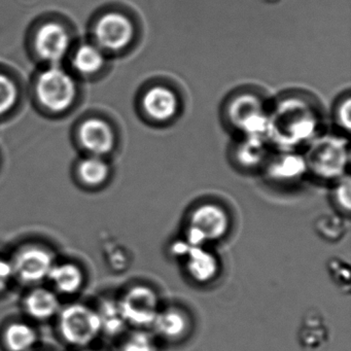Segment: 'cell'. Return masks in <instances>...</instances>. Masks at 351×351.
Returning <instances> with one entry per match:
<instances>
[{
    "mask_svg": "<svg viewBox=\"0 0 351 351\" xmlns=\"http://www.w3.org/2000/svg\"><path fill=\"white\" fill-rule=\"evenodd\" d=\"M322 129V114L315 100L300 93L287 94L271 104L266 138L280 151L315 141Z\"/></svg>",
    "mask_w": 351,
    "mask_h": 351,
    "instance_id": "6da1fadb",
    "label": "cell"
},
{
    "mask_svg": "<svg viewBox=\"0 0 351 351\" xmlns=\"http://www.w3.org/2000/svg\"><path fill=\"white\" fill-rule=\"evenodd\" d=\"M34 95L47 114L60 116L77 101L79 86L75 75L62 65H47L34 80Z\"/></svg>",
    "mask_w": 351,
    "mask_h": 351,
    "instance_id": "7a4b0ae2",
    "label": "cell"
},
{
    "mask_svg": "<svg viewBox=\"0 0 351 351\" xmlns=\"http://www.w3.org/2000/svg\"><path fill=\"white\" fill-rule=\"evenodd\" d=\"M271 104L258 92L245 90L234 94L227 101L228 124L241 136H264L268 131Z\"/></svg>",
    "mask_w": 351,
    "mask_h": 351,
    "instance_id": "3957f363",
    "label": "cell"
},
{
    "mask_svg": "<svg viewBox=\"0 0 351 351\" xmlns=\"http://www.w3.org/2000/svg\"><path fill=\"white\" fill-rule=\"evenodd\" d=\"M308 171L322 180H339L349 164L348 141L343 137H317L304 156Z\"/></svg>",
    "mask_w": 351,
    "mask_h": 351,
    "instance_id": "277c9868",
    "label": "cell"
},
{
    "mask_svg": "<svg viewBox=\"0 0 351 351\" xmlns=\"http://www.w3.org/2000/svg\"><path fill=\"white\" fill-rule=\"evenodd\" d=\"M57 317L59 334L69 346L87 348L101 336L97 310L87 304H69L61 308Z\"/></svg>",
    "mask_w": 351,
    "mask_h": 351,
    "instance_id": "5b68a950",
    "label": "cell"
},
{
    "mask_svg": "<svg viewBox=\"0 0 351 351\" xmlns=\"http://www.w3.org/2000/svg\"><path fill=\"white\" fill-rule=\"evenodd\" d=\"M94 44L106 54H120L130 49L136 40L134 20L117 10L108 11L96 18L92 28Z\"/></svg>",
    "mask_w": 351,
    "mask_h": 351,
    "instance_id": "8992f818",
    "label": "cell"
},
{
    "mask_svg": "<svg viewBox=\"0 0 351 351\" xmlns=\"http://www.w3.org/2000/svg\"><path fill=\"white\" fill-rule=\"evenodd\" d=\"M230 219L219 205L206 203L195 208L186 223V241L191 245L204 246L217 241L229 232Z\"/></svg>",
    "mask_w": 351,
    "mask_h": 351,
    "instance_id": "52a82bcc",
    "label": "cell"
},
{
    "mask_svg": "<svg viewBox=\"0 0 351 351\" xmlns=\"http://www.w3.org/2000/svg\"><path fill=\"white\" fill-rule=\"evenodd\" d=\"M32 48L38 60L47 65H62L73 50V36L62 22L48 20L36 27Z\"/></svg>",
    "mask_w": 351,
    "mask_h": 351,
    "instance_id": "ba28073f",
    "label": "cell"
},
{
    "mask_svg": "<svg viewBox=\"0 0 351 351\" xmlns=\"http://www.w3.org/2000/svg\"><path fill=\"white\" fill-rule=\"evenodd\" d=\"M118 304L127 324L136 328L152 326L160 310L157 293L147 285H134L127 289Z\"/></svg>",
    "mask_w": 351,
    "mask_h": 351,
    "instance_id": "9c48e42d",
    "label": "cell"
},
{
    "mask_svg": "<svg viewBox=\"0 0 351 351\" xmlns=\"http://www.w3.org/2000/svg\"><path fill=\"white\" fill-rule=\"evenodd\" d=\"M180 98L176 90L167 84L155 83L141 94L139 108L149 122L168 124L180 114Z\"/></svg>",
    "mask_w": 351,
    "mask_h": 351,
    "instance_id": "30bf717a",
    "label": "cell"
},
{
    "mask_svg": "<svg viewBox=\"0 0 351 351\" xmlns=\"http://www.w3.org/2000/svg\"><path fill=\"white\" fill-rule=\"evenodd\" d=\"M14 276L26 285H38L48 279L55 265V256L48 248L36 244L20 248L13 260Z\"/></svg>",
    "mask_w": 351,
    "mask_h": 351,
    "instance_id": "8fae6325",
    "label": "cell"
},
{
    "mask_svg": "<svg viewBox=\"0 0 351 351\" xmlns=\"http://www.w3.org/2000/svg\"><path fill=\"white\" fill-rule=\"evenodd\" d=\"M170 254L184 264V270L196 282H209L219 274V260L203 246L191 245L186 240H178L172 244Z\"/></svg>",
    "mask_w": 351,
    "mask_h": 351,
    "instance_id": "7c38bea8",
    "label": "cell"
},
{
    "mask_svg": "<svg viewBox=\"0 0 351 351\" xmlns=\"http://www.w3.org/2000/svg\"><path fill=\"white\" fill-rule=\"evenodd\" d=\"M77 139L87 156L106 158L116 149V130L100 117H89L82 121L77 126Z\"/></svg>",
    "mask_w": 351,
    "mask_h": 351,
    "instance_id": "4fadbf2b",
    "label": "cell"
},
{
    "mask_svg": "<svg viewBox=\"0 0 351 351\" xmlns=\"http://www.w3.org/2000/svg\"><path fill=\"white\" fill-rule=\"evenodd\" d=\"M307 171L304 156L293 151H280L278 155L269 158L265 166L269 180L278 184H293Z\"/></svg>",
    "mask_w": 351,
    "mask_h": 351,
    "instance_id": "5bb4252c",
    "label": "cell"
},
{
    "mask_svg": "<svg viewBox=\"0 0 351 351\" xmlns=\"http://www.w3.org/2000/svg\"><path fill=\"white\" fill-rule=\"evenodd\" d=\"M61 308L58 293L48 287H34L24 299L26 313L36 322H48L56 317Z\"/></svg>",
    "mask_w": 351,
    "mask_h": 351,
    "instance_id": "9a60e30c",
    "label": "cell"
},
{
    "mask_svg": "<svg viewBox=\"0 0 351 351\" xmlns=\"http://www.w3.org/2000/svg\"><path fill=\"white\" fill-rule=\"evenodd\" d=\"M108 55L93 42L82 43L71 50V67L82 77H91L102 73L108 65Z\"/></svg>",
    "mask_w": 351,
    "mask_h": 351,
    "instance_id": "2e32d148",
    "label": "cell"
},
{
    "mask_svg": "<svg viewBox=\"0 0 351 351\" xmlns=\"http://www.w3.org/2000/svg\"><path fill=\"white\" fill-rule=\"evenodd\" d=\"M330 339V328L324 316L318 311H310L304 315L299 330V341L304 349L319 350Z\"/></svg>",
    "mask_w": 351,
    "mask_h": 351,
    "instance_id": "e0dca14e",
    "label": "cell"
},
{
    "mask_svg": "<svg viewBox=\"0 0 351 351\" xmlns=\"http://www.w3.org/2000/svg\"><path fill=\"white\" fill-rule=\"evenodd\" d=\"M48 279L57 293L71 295L81 291L85 282V275L75 263H55Z\"/></svg>",
    "mask_w": 351,
    "mask_h": 351,
    "instance_id": "ac0fdd59",
    "label": "cell"
},
{
    "mask_svg": "<svg viewBox=\"0 0 351 351\" xmlns=\"http://www.w3.org/2000/svg\"><path fill=\"white\" fill-rule=\"evenodd\" d=\"M152 326L155 332L164 339L178 340L190 328V319L184 310L172 306L159 310Z\"/></svg>",
    "mask_w": 351,
    "mask_h": 351,
    "instance_id": "d6986e66",
    "label": "cell"
},
{
    "mask_svg": "<svg viewBox=\"0 0 351 351\" xmlns=\"http://www.w3.org/2000/svg\"><path fill=\"white\" fill-rule=\"evenodd\" d=\"M38 332L25 322H14L5 326L3 344L7 351H34L38 343Z\"/></svg>",
    "mask_w": 351,
    "mask_h": 351,
    "instance_id": "ffe728a7",
    "label": "cell"
},
{
    "mask_svg": "<svg viewBox=\"0 0 351 351\" xmlns=\"http://www.w3.org/2000/svg\"><path fill=\"white\" fill-rule=\"evenodd\" d=\"M268 143L264 136H241L234 149L236 161L245 168H254L266 163Z\"/></svg>",
    "mask_w": 351,
    "mask_h": 351,
    "instance_id": "44dd1931",
    "label": "cell"
},
{
    "mask_svg": "<svg viewBox=\"0 0 351 351\" xmlns=\"http://www.w3.org/2000/svg\"><path fill=\"white\" fill-rule=\"evenodd\" d=\"M75 172L82 184L88 188H98L110 178V166L104 158L86 156L80 160Z\"/></svg>",
    "mask_w": 351,
    "mask_h": 351,
    "instance_id": "7402d4cb",
    "label": "cell"
},
{
    "mask_svg": "<svg viewBox=\"0 0 351 351\" xmlns=\"http://www.w3.org/2000/svg\"><path fill=\"white\" fill-rule=\"evenodd\" d=\"M96 310L101 324V335L114 338L120 336L128 326L116 300H104Z\"/></svg>",
    "mask_w": 351,
    "mask_h": 351,
    "instance_id": "603a6c76",
    "label": "cell"
},
{
    "mask_svg": "<svg viewBox=\"0 0 351 351\" xmlns=\"http://www.w3.org/2000/svg\"><path fill=\"white\" fill-rule=\"evenodd\" d=\"M314 229L317 235L326 241L336 242L346 235L348 223L343 215L328 213L316 219Z\"/></svg>",
    "mask_w": 351,
    "mask_h": 351,
    "instance_id": "cb8c5ba5",
    "label": "cell"
},
{
    "mask_svg": "<svg viewBox=\"0 0 351 351\" xmlns=\"http://www.w3.org/2000/svg\"><path fill=\"white\" fill-rule=\"evenodd\" d=\"M20 100V89L17 82L0 71V118L13 112Z\"/></svg>",
    "mask_w": 351,
    "mask_h": 351,
    "instance_id": "d4e9b609",
    "label": "cell"
},
{
    "mask_svg": "<svg viewBox=\"0 0 351 351\" xmlns=\"http://www.w3.org/2000/svg\"><path fill=\"white\" fill-rule=\"evenodd\" d=\"M328 274L334 281L335 285L343 291L349 295L350 293V268L349 264L340 258H332L328 262Z\"/></svg>",
    "mask_w": 351,
    "mask_h": 351,
    "instance_id": "484cf974",
    "label": "cell"
},
{
    "mask_svg": "<svg viewBox=\"0 0 351 351\" xmlns=\"http://www.w3.org/2000/svg\"><path fill=\"white\" fill-rule=\"evenodd\" d=\"M332 200L335 206L344 215H349L351 208V182L349 176L337 180L332 190Z\"/></svg>",
    "mask_w": 351,
    "mask_h": 351,
    "instance_id": "4316f807",
    "label": "cell"
},
{
    "mask_svg": "<svg viewBox=\"0 0 351 351\" xmlns=\"http://www.w3.org/2000/svg\"><path fill=\"white\" fill-rule=\"evenodd\" d=\"M120 351H157L154 337L145 330H135L123 340Z\"/></svg>",
    "mask_w": 351,
    "mask_h": 351,
    "instance_id": "83f0119b",
    "label": "cell"
},
{
    "mask_svg": "<svg viewBox=\"0 0 351 351\" xmlns=\"http://www.w3.org/2000/svg\"><path fill=\"white\" fill-rule=\"evenodd\" d=\"M350 97L347 96L340 99L335 108V122L346 132L350 130Z\"/></svg>",
    "mask_w": 351,
    "mask_h": 351,
    "instance_id": "f1b7e54d",
    "label": "cell"
},
{
    "mask_svg": "<svg viewBox=\"0 0 351 351\" xmlns=\"http://www.w3.org/2000/svg\"><path fill=\"white\" fill-rule=\"evenodd\" d=\"M14 277L11 261L0 256V293H3L9 287Z\"/></svg>",
    "mask_w": 351,
    "mask_h": 351,
    "instance_id": "f546056e",
    "label": "cell"
},
{
    "mask_svg": "<svg viewBox=\"0 0 351 351\" xmlns=\"http://www.w3.org/2000/svg\"><path fill=\"white\" fill-rule=\"evenodd\" d=\"M75 351H100L97 350V349L92 348V347H87V348H81V349H77Z\"/></svg>",
    "mask_w": 351,
    "mask_h": 351,
    "instance_id": "4dcf8cb0",
    "label": "cell"
},
{
    "mask_svg": "<svg viewBox=\"0 0 351 351\" xmlns=\"http://www.w3.org/2000/svg\"><path fill=\"white\" fill-rule=\"evenodd\" d=\"M34 351H44V350H36H36H34Z\"/></svg>",
    "mask_w": 351,
    "mask_h": 351,
    "instance_id": "1f68e13d",
    "label": "cell"
}]
</instances>
